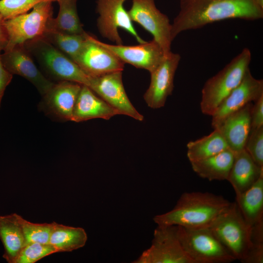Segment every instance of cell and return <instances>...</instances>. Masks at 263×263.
<instances>
[{
    "instance_id": "4fadbf2b",
    "label": "cell",
    "mask_w": 263,
    "mask_h": 263,
    "mask_svg": "<svg viewBox=\"0 0 263 263\" xmlns=\"http://www.w3.org/2000/svg\"><path fill=\"white\" fill-rule=\"evenodd\" d=\"M75 63L90 77L123 71L124 68L122 61L101 45L98 39L88 33Z\"/></svg>"
},
{
    "instance_id": "603a6c76",
    "label": "cell",
    "mask_w": 263,
    "mask_h": 263,
    "mask_svg": "<svg viewBox=\"0 0 263 263\" xmlns=\"http://www.w3.org/2000/svg\"><path fill=\"white\" fill-rule=\"evenodd\" d=\"M234 158L229 148L210 157L190 162L192 169L200 177L209 181L227 180Z\"/></svg>"
},
{
    "instance_id": "3957f363",
    "label": "cell",
    "mask_w": 263,
    "mask_h": 263,
    "mask_svg": "<svg viewBox=\"0 0 263 263\" xmlns=\"http://www.w3.org/2000/svg\"><path fill=\"white\" fill-rule=\"evenodd\" d=\"M251 54L247 48L215 75L207 79L201 92L202 113L211 116L223 100L241 83L249 70Z\"/></svg>"
},
{
    "instance_id": "8fae6325",
    "label": "cell",
    "mask_w": 263,
    "mask_h": 263,
    "mask_svg": "<svg viewBox=\"0 0 263 263\" xmlns=\"http://www.w3.org/2000/svg\"><path fill=\"white\" fill-rule=\"evenodd\" d=\"M122 71L90 77L89 87L95 94L121 114L142 121L144 116L135 108L129 99L122 82Z\"/></svg>"
},
{
    "instance_id": "7a4b0ae2",
    "label": "cell",
    "mask_w": 263,
    "mask_h": 263,
    "mask_svg": "<svg viewBox=\"0 0 263 263\" xmlns=\"http://www.w3.org/2000/svg\"><path fill=\"white\" fill-rule=\"evenodd\" d=\"M222 196L210 192H184L171 210L153 218L157 226L208 227L230 204Z\"/></svg>"
},
{
    "instance_id": "277c9868",
    "label": "cell",
    "mask_w": 263,
    "mask_h": 263,
    "mask_svg": "<svg viewBox=\"0 0 263 263\" xmlns=\"http://www.w3.org/2000/svg\"><path fill=\"white\" fill-rule=\"evenodd\" d=\"M208 228L236 260L242 262L246 258L252 246V228L235 201L231 203Z\"/></svg>"
},
{
    "instance_id": "ba28073f",
    "label": "cell",
    "mask_w": 263,
    "mask_h": 263,
    "mask_svg": "<svg viewBox=\"0 0 263 263\" xmlns=\"http://www.w3.org/2000/svg\"><path fill=\"white\" fill-rule=\"evenodd\" d=\"M133 263H194L184 250L176 225L157 226L150 246Z\"/></svg>"
},
{
    "instance_id": "e0dca14e",
    "label": "cell",
    "mask_w": 263,
    "mask_h": 263,
    "mask_svg": "<svg viewBox=\"0 0 263 263\" xmlns=\"http://www.w3.org/2000/svg\"><path fill=\"white\" fill-rule=\"evenodd\" d=\"M249 103L227 116L216 129L219 131L234 153L244 149L251 129V111Z\"/></svg>"
},
{
    "instance_id": "7402d4cb",
    "label": "cell",
    "mask_w": 263,
    "mask_h": 263,
    "mask_svg": "<svg viewBox=\"0 0 263 263\" xmlns=\"http://www.w3.org/2000/svg\"><path fill=\"white\" fill-rule=\"evenodd\" d=\"M235 202L251 228L263 224V176L246 191L236 196Z\"/></svg>"
},
{
    "instance_id": "5b68a950",
    "label": "cell",
    "mask_w": 263,
    "mask_h": 263,
    "mask_svg": "<svg viewBox=\"0 0 263 263\" xmlns=\"http://www.w3.org/2000/svg\"><path fill=\"white\" fill-rule=\"evenodd\" d=\"M24 44L34 60L51 77L58 82L69 81L89 86L90 76L44 38L28 40Z\"/></svg>"
},
{
    "instance_id": "484cf974",
    "label": "cell",
    "mask_w": 263,
    "mask_h": 263,
    "mask_svg": "<svg viewBox=\"0 0 263 263\" xmlns=\"http://www.w3.org/2000/svg\"><path fill=\"white\" fill-rule=\"evenodd\" d=\"M187 147V157L190 162L207 158L229 148L217 129L207 135L188 142Z\"/></svg>"
},
{
    "instance_id": "8992f818",
    "label": "cell",
    "mask_w": 263,
    "mask_h": 263,
    "mask_svg": "<svg viewBox=\"0 0 263 263\" xmlns=\"http://www.w3.org/2000/svg\"><path fill=\"white\" fill-rule=\"evenodd\" d=\"M176 227L181 245L194 263H229L236 260L208 227Z\"/></svg>"
},
{
    "instance_id": "d6a6232c",
    "label": "cell",
    "mask_w": 263,
    "mask_h": 263,
    "mask_svg": "<svg viewBox=\"0 0 263 263\" xmlns=\"http://www.w3.org/2000/svg\"><path fill=\"white\" fill-rule=\"evenodd\" d=\"M0 55V106L6 88L10 84L13 77V75L3 66Z\"/></svg>"
},
{
    "instance_id": "ffe728a7",
    "label": "cell",
    "mask_w": 263,
    "mask_h": 263,
    "mask_svg": "<svg viewBox=\"0 0 263 263\" xmlns=\"http://www.w3.org/2000/svg\"><path fill=\"white\" fill-rule=\"evenodd\" d=\"M262 176L263 168L258 166L244 149L234 153V158L227 180L232 186L236 196L251 188Z\"/></svg>"
},
{
    "instance_id": "9c48e42d",
    "label": "cell",
    "mask_w": 263,
    "mask_h": 263,
    "mask_svg": "<svg viewBox=\"0 0 263 263\" xmlns=\"http://www.w3.org/2000/svg\"><path fill=\"white\" fill-rule=\"evenodd\" d=\"M127 0H97L96 12L99 16L97 27L100 34L117 45L122 44L119 28L132 35L139 43L146 42L138 35L133 26L128 11L124 8Z\"/></svg>"
},
{
    "instance_id": "d4e9b609",
    "label": "cell",
    "mask_w": 263,
    "mask_h": 263,
    "mask_svg": "<svg viewBox=\"0 0 263 263\" xmlns=\"http://www.w3.org/2000/svg\"><path fill=\"white\" fill-rule=\"evenodd\" d=\"M87 235L82 227L59 224L54 222L49 243L57 252H71L83 247Z\"/></svg>"
},
{
    "instance_id": "44dd1931",
    "label": "cell",
    "mask_w": 263,
    "mask_h": 263,
    "mask_svg": "<svg viewBox=\"0 0 263 263\" xmlns=\"http://www.w3.org/2000/svg\"><path fill=\"white\" fill-rule=\"evenodd\" d=\"M20 218L16 213L0 216V239L4 248L3 258L9 263H14L27 244Z\"/></svg>"
},
{
    "instance_id": "836d02e7",
    "label": "cell",
    "mask_w": 263,
    "mask_h": 263,
    "mask_svg": "<svg viewBox=\"0 0 263 263\" xmlns=\"http://www.w3.org/2000/svg\"><path fill=\"white\" fill-rule=\"evenodd\" d=\"M4 20L0 13V52L4 51L8 43V36L4 26Z\"/></svg>"
},
{
    "instance_id": "30bf717a",
    "label": "cell",
    "mask_w": 263,
    "mask_h": 263,
    "mask_svg": "<svg viewBox=\"0 0 263 263\" xmlns=\"http://www.w3.org/2000/svg\"><path fill=\"white\" fill-rule=\"evenodd\" d=\"M132 0V6L128 12L132 21L149 32L166 54L169 53L173 40L171 24L168 16L156 7L154 0Z\"/></svg>"
},
{
    "instance_id": "cb8c5ba5",
    "label": "cell",
    "mask_w": 263,
    "mask_h": 263,
    "mask_svg": "<svg viewBox=\"0 0 263 263\" xmlns=\"http://www.w3.org/2000/svg\"><path fill=\"white\" fill-rule=\"evenodd\" d=\"M78 0H58L59 11L56 18L50 20L47 31L77 35L86 32L83 28L77 13Z\"/></svg>"
},
{
    "instance_id": "1f68e13d",
    "label": "cell",
    "mask_w": 263,
    "mask_h": 263,
    "mask_svg": "<svg viewBox=\"0 0 263 263\" xmlns=\"http://www.w3.org/2000/svg\"><path fill=\"white\" fill-rule=\"evenodd\" d=\"M254 102L251 111V129L263 126V95Z\"/></svg>"
},
{
    "instance_id": "4316f807",
    "label": "cell",
    "mask_w": 263,
    "mask_h": 263,
    "mask_svg": "<svg viewBox=\"0 0 263 263\" xmlns=\"http://www.w3.org/2000/svg\"><path fill=\"white\" fill-rule=\"evenodd\" d=\"M87 34L86 32L71 35L47 31L42 37L75 63L86 41Z\"/></svg>"
},
{
    "instance_id": "ac0fdd59",
    "label": "cell",
    "mask_w": 263,
    "mask_h": 263,
    "mask_svg": "<svg viewBox=\"0 0 263 263\" xmlns=\"http://www.w3.org/2000/svg\"><path fill=\"white\" fill-rule=\"evenodd\" d=\"M82 85L69 81L55 83L43 95L46 106L59 118L72 121L74 109Z\"/></svg>"
},
{
    "instance_id": "83f0119b",
    "label": "cell",
    "mask_w": 263,
    "mask_h": 263,
    "mask_svg": "<svg viewBox=\"0 0 263 263\" xmlns=\"http://www.w3.org/2000/svg\"><path fill=\"white\" fill-rule=\"evenodd\" d=\"M57 251L52 245L40 243H28L22 248L14 263H35Z\"/></svg>"
},
{
    "instance_id": "7c38bea8",
    "label": "cell",
    "mask_w": 263,
    "mask_h": 263,
    "mask_svg": "<svg viewBox=\"0 0 263 263\" xmlns=\"http://www.w3.org/2000/svg\"><path fill=\"white\" fill-rule=\"evenodd\" d=\"M0 57L3 66L10 74L20 75L28 80L42 95L55 84L38 68L24 43L4 50Z\"/></svg>"
},
{
    "instance_id": "9a60e30c",
    "label": "cell",
    "mask_w": 263,
    "mask_h": 263,
    "mask_svg": "<svg viewBox=\"0 0 263 263\" xmlns=\"http://www.w3.org/2000/svg\"><path fill=\"white\" fill-rule=\"evenodd\" d=\"M263 95V79L255 78L248 70L241 83L223 100L211 116L212 127L217 128L229 115L255 102Z\"/></svg>"
},
{
    "instance_id": "6da1fadb",
    "label": "cell",
    "mask_w": 263,
    "mask_h": 263,
    "mask_svg": "<svg viewBox=\"0 0 263 263\" xmlns=\"http://www.w3.org/2000/svg\"><path fill=\"white\" fill-rule=\"evenodd\" d=\"M263 18V0H180V10L171 23L173 39L182 32L195 30L215 22Z\"/></svg>"
},
{
    "instance_id": "52a82bcc",
    "label": "cell",
    "mask_w": 263,
    "mask_h": 263,
    "mask_svg": "<svg viewBox=\"0 0 263 263\" xmlns=\"http://www.w3.org/2000/svg\"><path fill=\"white\" fill-rule=\"evenodd\" d=\"M52 2L39 3L29 13L21 14L4 20L8 36L5 50L14 46L42 37L48 31V25L53 15Z\"/></svg>"
},
{
    "instance_id": "f1b7e54d",
    "label": "cell",
    "mask_w": 263,
    "mask_h": 263,
    "mask_svg": "<svg viewBox=\"0 0 263 263\" xmlns=\"http://www.w3.org/2000/svg\"><path fill=\"white\" fill-rule=\"evenodd\" d=\"M58 0H0V13L4 20L27 13L43 2H57Z\"/></svg>"
},
{
    "instance_id": "d6986e66",
    "label": "cell",
    "mask_w": 263,
    "mask_h": 263,
    "mask_svg": "<svg viewBox=\"0 0 263 263\" xmlns=\"http://www.w3.org/2000/svg\"><path fill=\"white\" fill-rule=\"evenodd\" d=\"M121 114L119 111L96 95L89 87L82 85L73 113L72 121L80 122L92 119L109 120Z\"/></svg>"
},
{
    "instance_id": "f546056e",
    "label": "cell",
    "mask_w": 263,
    "mask_h": 263,
    "mask_svg": "<svg viewBox=\"0 0 263 263\" xmlns=\"http://www.w3.org/2000/svg\"><path fill=\"white\" fill-rule=\"evenodd\" d=\"M20 221L27 243H49L54 222L51 223H33L21 216Z\"/></svg>"
},
{
    "instance_id": "2e32d148",
    "label": "cell",
    "mask_w": 263,
    "mask_h": 263,
    "mask_svg": "<svg viewBox=\"0 0 263 263\" xmlns=\"http://www.w3.org/2000/svg\"><path fill=\"white\" fill-rule=\"evenodd\" d=\"M98 42L124 64L128 63L136 68L145 69L150 73L158 66L167 55L154 39L132 46L112 45L99 40Z\"/></svg>"
},
{
    "instance_id": "5bb4252c",
    "label": "cell",
    "mask_w": 263,
    "mask_h": 263,
    "mask_svg": "<svg viewBox=\"0 0 263 263\" xmlns=\"http://www.w3.org/2000/svg\"><path fill=\"white\" fill-rule=\"evenodd\" d=\"M181 56L170 51L158 66L150 73V85L143 97L150 108L157 109L164 106L174 87V78Z\"/></svg>"
},
{
    "instance_id": "4dcf8cb0",
    "label": "cell",
    "mask_w": 263,
    "mask_h": 263,
    "mask_svg": "<svg viewBox=\"0 0 263 263\" xmlns=\"http://www.w3.org/2000/svg\"><path fill=\"white\" fill-rule=\"evenodd\" d=\"M244 149L256 164L263 168V126L251 129Z\"/></svg>"
}]
</instances>
